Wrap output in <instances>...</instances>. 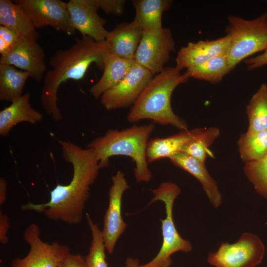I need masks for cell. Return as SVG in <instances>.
I'll return each mask as SVG.
<instances>
[{"label":"cell","mask_w":267,"mask_h":267,"mask_svg":"<svg viewBox=\"0 0 267 267\" xmlns=\"http://www.w3.org/2000/svg\"><path fill=\"white\" fill-rule=\"evenodd\" d=\"M63 157L71 164L73 174L68 184H57L50 192L49 200L43 204L29 202L21 205L23 211L43 213L49 220L77 224L82 220L90 186L101 169L92 151L76 144L58 140Z\"/></svg>","instance_id":"1"},{"label":"cell","mask_w":267,"mask_h":267,"mask_svg":"<svg viewBox=\"0 0 267 267\" xmlns=\"http://www.w3.org/2000/svg\"><path fill=\"white\" fill-rule=\"evenodd\" d=\"M109 52L104 42H97L88 36H82L68 48L57 50L49 60L51 69L46 71L41 91V105L54 122L62 119L58 106V91L68 80L83 79L92 64L103 70L104 63Z\"/></svg>","instance_id":"2"},{"label":"cell","mask_w":267,"mask_h":267,"mask_svg":"<svg viewBox=\"0 0 267 267\" xmlns=\"http://www.w3.org/2000/svg\"><path fill=\"white\" fill-rule=\"evenodd\" d=\"M188 79L176 66L165 67L153 77L133 104L127 116L128 122L149 119L161 125L188 130L186 123L173 111L171 99L175 89Z\"/></svg>","instance_id":"3"},{"label":"cell","mask_w":267,"mask_h":267,"mask_svg":"<svg viewBox=\"0 0 267 267\" xmlns=\"http://www.w3.org/2000/svg\"><path fill=\"white\" fill-rule=\"evenodd\" d=\"M154 124L134 125L118 130H109L103 135L90 141L87 147L90 149L101 169L107 167L109 159L122 155L132 158L135 163L134 175L137 182H148L152 178L148 167L146 150Z\"/></svg>","instance_id":"4"},{"label":"cell","mask_w":267,"mask_h":267,"mask_svg":"<svg viewBox=\"0 0 267 267\" xmlns=\"http://www.w3.org/2000/svg\"><path fill=\"white\" fill-rule=\"evenodd\" d=\"M225 31L230 38L226 55L233 70L242 60L267 47V12L252 20L230 15Z\"/></svg>","instance_id":"5"},{"label":"cell","mask_w":267,"mask_h":267,"mask_svg":"<svg viewBox=\"0 0 267 267\" xmlns=\"http://www.w3.org/2000/svg\"><path fill=\"white\" fill-rule=\"evenodd\" d=\"M153 197L149 203L161 201L164 203L166 217L161 219L162 243L157 255L148 263L140 267H170L172 255L178 251L188 253L192 250L190 242L179 234L174 221L173 207L175 201L180 193V188L174 182L167 181L152 190Z\"/></svg>","instance_id":"6"},{"label":"cell","mask_w":267,"mask_h":267,"mask_svg":"<svg viewBox=\"0 0 267 267\" xmlns=\"http://www.w3.org/2000/svg\"><path fill=\"white\" fill-rule=\"evenodd\" d=\"M265 254V247L260 238L245 232L234 243L222 242L217 251L208 254L207 262L215 267H256Z\"/></svg>","instance_id":"7"},{"label":"cell","mask_w":267,"mask_h":267,"mask_svg":"<svg viewBox=\"0 0 267 267\" xmlns=\"http://www.w3.org/2000/svg\"><path fill=\"white\" fill-rule=\"evenodd\" d=\"M41 232L35 223L26 227L23 238L29 245L30 251L25 257L14 259L11 267H59L71 254L67 246L58 241L51 244L44 242L40 238Z\"/></svg>","instance_id":"8"},{"label":"cell","mask_w":267,"mask_h":267,"mask_svg":"<svg viewBox=\"0 0 267 267\" xmlns=\"http://www.w3.org/2000/svg\"><path fill=\"white\" fill-rule=\"evenodd\" d=\"M175 50V42L170 29L144 31L134 60L153 74H157L164 69L171 53Z\"/></svg>","instance_id":"9"},{"label":"cell","mask_w":267,"mask_h":267,"mask_svg":"<svg viewBox=\"0 0 267 267\" xmlns=\"http://www.w3.org/2000/svg\"><path fill=\"white\" fill-rule=\"evenodd\" d=\"M14 2L24 9L36 29L50 26L68 35L75 34L76 30L66 2L60 0H17Z\"/></svg>","instance_id":"10"},{"label":"cell","mask_w":267,"mask_h":267,"mask_svg":"<svg viewBox=\"0 0 267 267\" xmlns=\"http://www.w3.org/2000/svg\"><path fill=\"white\" fill-rule=\"evenodd\" d=\"M154 74L135 62L125 77L105 91L100 102L107 110L127 107L134 104Z\"/></svg>","instance_id":"11"},{"label":"cell","mask_w":267,"mask_h":267,"mask_svg":"<svg viewBox=\"0 0 267 267\" xmlns=\"http://www.w3.org/2000/svg\"><path fill=\"white\" fill-rule=\"evenodd\" d=\"M111 179L109 204L102 230L106 250L110 254L113 253L116 243L127 227L122 215V197L124 192L130 187L124 173L121 171H118Z\"/></svg>","instance_id":"12"},{"label":"cell","mask_w":267,"mask_h":267,"mask_svg":"<svg viewBox=\"0 0 267 267\" xmlns=\"http://www.w3.org/2000/svg\"><path fill=\"white\" fill-rule=\"evenodd\" d=\"M0 64L18 68L37 82L44 78L47 70L42 47L37 41L23 38L7 54L1 55Z\"/></svg>","instance_id":"13"},{"label":"cell","mask_w":267,"mask_h":267,"mask_svg":"<svg viewBox=\"0 0 267 267\" xmlns=\"http://www.w3.org/2000/svg\"><path fill=\"white\" fill-rule=\"evenodd\" d=\"M67 7L72 24L82 36L97 42L105 41L108 31L104 28L106 20L97 13L95 0H70Z\"/></svg>","instance_id":"14"},{"label":"cell","mask_w":267,"mask_h":267,"mask_svg":"<svg viewBox=\"0 0 267 267\" xmlns=\"http://www.w3.org/2000/svg\"><path fill=\"white\" fill-rule=\"evenodd\" d=\"M230 43L225 35L214 40H201L189 42L178 50L176 59V67L181 71L184 68L200 65L209 59L226 52Z\"/></svg>","instance_id":"15"},{"label":"cell","mask_w":267,"mask_h":267,"mask_svg":"<svg viewBox=\"0 0 267 267\" xmlns=\"http://www.w3.org/2000/svg\"><path fill=\"white\" fill-rule=\"evenodd\" d=\"M143 32L134 21L121 23L108 31L104 42L110 53L121 58L134 60Z\"/></svg>","instance_id":"16"},{"label":"cell","mask_w":267,"mask_h":267,"mask_svg":"<svg viewBox=\"0 0 267 267\" xmlns=\"http://www.w3.org/2000/svg\"><path fill=\"white\" fill-rule=\"evenodd\" d=\"M29 92L11 102L10 104L0 111V135L7 136L17 124L27 122L36 124L42 121L43 114L33 108Z\"/></svg>","instance_id":"17"},{"label":"cell","mask_w":267,"mask_h":267,"mask_svg":"<svg viewBox=\"0 0 267 267\" xmlns=\"http://www.w3.org/2000/svg\"><path fill=\"white\" fill-rule=\"evenodd\" d=\"M176 167L188 173L201 183L210 202L215 208L222 203V196L217 183L210 176L204 164L185 153L179 152L170 158Z\"/></svg>","instance_id":"18"},{"label":"cell","mask_w":267,"mask_h":267,"mask_svg":"<svg viewBox=\"0 0 267 267\" xmlns=\"http://www.w3.org/2000/svg\"><path fill=\"white\" fill-rule=\"evenodd\" d=\"M204 128H196L181 131L171 136L154 137L149 140L146 156L148 163L162 158H170L180 152L183 147L196 137Z\"/></svg>","instance_id":"19"},{"label":"cell","mask_w":267,"mask_h":267,"mask_svg":"<svg viewBox=\"0 0 267 267\" xmlns=\"http://www.w3.org/2000/svg\"><path fill=\"white\" fill-rule=\"evenodd\" d=\"M0 25L12 30L21 38L37 41L40 36L24 9L11 0H0Z\"/></svg>","instance_id":"20"},{"label":"cell","mask_w":267,"mask_h":267,"mask_svg":"<svg viewBox=\"0 0 267 267\" xmlns=\"http://www.w3.org/2000/svg\"><path fill=\"white\" fill-rule=\"evenodd\" d=\"M134 63V60L121 58L109 52L104 60L103 74L90 88V93L95 98L100 97L105 91L121 81Z\"/></svg>","instance_id":"21"},{"label":"cell","mask_w":267,"mask_h":267,"mask_svg":"<svg viewBox=\"0 0 267 267\" xmlns=\"http://www.w3.org/2000/svg\"><path fill=\"white\" fill-rule=\"evenodd\" d=\"M135 15L134 19L143 31L160 30L163 12L169 10L173 1L170 0H133Z\"/></svg>","instance_id":"22"},{"label":"cell","mask_w":267,"mask_h":267,"mask_svg":"<svg viewBox=\"0 0 267 267\" xmlns=\"http://www.w3.org/2000/svg\"><path fill=\"white\" fill-rule=\"evenodd\" d=\"M232 70L225 52L200 65L187 68L184 73L188 78H192L212 84H217L220 83L223 78Z\"/></svg>","instance_id":"23"},{"label":"cell","mask_w":267,"mask_h":267,"mask_svg":"<svg viewBox=\"0 0 267 267\" xmlns=\"http://www.w3.org/2000/svg\"><path fill=\"white\" fill-rule=\"evenodd\" d=\"M28 73L15 66L0 64V100L12 102L23 94Z\"/></svg>","instance_id":"24"},{"label":"cell","mask_w":267,"mask_h":267,"mask_svg":"<svg viewBox=\"0 0 267 267\" xmlns=\"http://www.w3.org/2000/svg\"><path fill=\"white\" fill-rule=\"evenodd\" d=\"M248 127L246 133L252 134L267 130V85L262 84L246 107Z\"/></svg>","instance_id":"25"},{"label":"cell","mask_w":267,"mask_h":267,"mask_svg":"<svg viewBox=\"0 0 267 267\" xmlns=\"http://www.w3.org/2000/svg\"><path fill=\"white\" fill-rule=\"evenodd\" d=\"M237 145L240 158L245 163L262 159L267 155V130L242 134Z\"/></svg>","instance_id":"26"},{"label":"cell","mask_w":267,"mask_h":267,"mask_svg":"<svg viewBox=\"0 0 267 267\" xmlns=\"http://www.w3.org/2000/svg\"><path fill=\"white\" fill-rule=\"evenodd\" d=\"M86 215L91 232L92 241L89 253L84 258L85 267H108L106 260L105 251L106 249L102 230L93 222L89 213Z\"/></svg>","instance_id":"27"},{"label":"cell","mask_w":267,"mask_h":267,"mask_svg":"<svg viewBox=\"0 0 267 267\" xmlns=\"http://www.w3.org/2000/svg\"><path fill=\"white\" fill-rule=\"evenodd\" d=\"M220 133L219 129L216 127L204 128L196 137L183 147L180 152L205 164L208 154H211L209 148L219 136Z\"/></svg>","instance_id":"28"},{"label":"cell","mask_w":267,"mask_h":267,"mask_svg":"<svg viewBox=\"0 0 267 267\" xmlns=\"http://www.w3.org/2000/svg\"><path fill=\"white\" fill-rule=\"evenodd\" d=\"M243 170L256 192L267 200V155L259 160L245 163Z\"/></svg>","instance_id":"29"},{"label":"cell","mask_w":267,"mask_h":267,"mask_svg":"<svg viewBox=\"0 0 267 267\" xmlns=\"http://www.w3.org/2000/svg\"><path fill=\"white\" fill-rule=\"evenodd\" d=\"M21 38L13 31L0 25V53L7 54L20 41Z\"/></svg>","instance_id":"30"},{"label":"cell","mask_w":267,"mask_h":267,"mask_svg":"<svg viewBox=\"0 0 267 267\" xmlns=\"http://www.w3.org/2000/svg\"><path fill=\"white\" fill-rule=\"evenodd\" d=\"M98 9H101L107 14L121 15L123 14L125 0H95Z\"/></svg>","instance_id":"31"},{"label":"cell","mask_w":267,"mask_h":267,"mask_svg":"<svg viewBox=\"0 0 267 267\" xmlns=\"http://www.w3.org/2000/svg\"><path fill=\"white\" fill-rule=\"evenodd\" d=\"M244 63L248 70H253L267 65V47L263 52L255 57L247 58Z\"/></svg>","instance_id":"32"},{"label":"cell","mask_w":267,"mask_h":267,"mask_svg":"<svg viewBox=\"0 0 267 267\" xmlns=\"http://www.w3.org/2000/svg\"><path fill=\"white\" fill-rule=\"evenodd\" d=\"M59 267H85L84 257L80 254H70Z\"/></svg>","instance_id":"33"},{"label":"cell","mask_w":267,"mask_h":267,"mask_svg":"<svg viewBox=\"0 0 267 267\" xmlns=\"http://www.w3.org/2000/svg\"><path fill=\"white\" fill-rule=\"evenodd\" d=\"M9 227L8 218L6 215L0 211V242L2 245L8 241L7 231Z\"/></svg>","instance_id":"34"},{"label":"cell","mask_w":267,"mask_h":267,"mask_svg":"<svg viewBox=\"0 0 267 267\" xmlns=\"http://www.w3.org/2000/svg\"><path fill=\"white\" fill-rule=\"evenodd\" d=\"M7 183L6 180L3 178H0V205L5 202L6 198Z\"/></svg>","instance_id":"35"},{"label":"cell","mask_w":267,"mask_h":267,"mask_svg":"<svg viewBox=\"0 0 267 267\" xmlns=\"http://www.w3.org/2000/svg\"><path fill=\"white\" fill-rule=\"evenodd\" d=\"M139 261L137 258L128 257L125 261V267H140Z\"/></svg>","instance_id":"36"},{"label":"cell","mask_w":267,"mask_h":267,"mask_svg":"<svg viewBox=\"0 0 267 267\" xmlns=\"http://www.w3.org/2000/svg\"></svg>","instance_id":"37"}]
</instances>
